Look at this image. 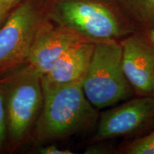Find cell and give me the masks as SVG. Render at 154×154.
<instances>
[{
	"label": "cell",
	"instance_id": "cell-1",
	"mask_svg": "<svg viewBox=\"0 0 154 154\" xmlns=\"http://www.w3.org/2000/svg\"><path fill=\"white\" fill-rule=\"evenodd\" d=\"M82 81L42 86L44 101L35 124L39 142L61 139L84 131L97 120L98 113L86 98Z\"/></svg>",
	"mask_w": 154,
	"mask_h": 154
},
{
	"label": "cell",
	"instance_id": "cell-2",
	"mask_svg": "<svg viewBox=\"0 0 154 154\" xmlns=\"http://www.w3.org/2000/svg\"><path fill=\"white\" fill-rule=\"evenodd\" d=\"M42 77L26 65L0 79L10 146L21 143L36 124L44 101Z\"/></svg>",
	"mask_w": 154,
	"mask_h": 154
},
{
	"label": "cell",
	"instance_id": "cell-3",
	"mask_svg": "<svg viewBox=\"0 0 154 154\" xmlns=\"http://www.w3.org/2000/svg\"><path fill=\"white\" fill-rule=\"evenodd\" d=\"M84 94L95 108L111 106L132 96L133 88L122 66V47L115 39L95 42L82 82Z\"/></svg>",
	"mask_w": 154,
	"mask_h": 154
},
{
	"label": "cell",
	"instance_id": "cell-4",
	"mask_svg": "<svg viewBox=\"0 0 154 154\" xmlns=\"http://www.w3.org/2000/svg\"><path fill=\"white\" fill-rule=\"evenodd\" d=\"M41 9L25 0L0 26V79L28 64L38 29L44 22Z\"/></svg>",
	"mask_w": 154,
	"mask_h": 154
},
{
	"label": "cell",
	"instance_id": "cell-5",
	"mask_svg": "<svg viewBox=\"0 0 154 154\" xmlns=\"http://www.w3.org/2000/svg\"><path fill=\"white\" fill-rule=\"evenodd\" d=\"M58 11L62 24L91 41L115 39L124 33L116 15L100 3L63 0Z\"/></svg>",
	"mask_w": 154,
	"mask_h": 154
},
{
	"label": "cell",
	"instance_id": "cell-6",
	"mask_svg": "<svg viewBox=\"0 0 154 154\" xmlns=\"http://www.w3.org/2000/svg\"><path fill=\"white\" fill-rule=\"evenodd\" d=\"M154 128V96L130 100L100 116L96 140L131 136Z\"/></svg>",
	"mask_w": 154,
	"mask_h": 154
},
{
	"label": "cell",
	"instance_id": "cell-7",
	"mask_svg": "<svg viewBox=\"0 0 154 154\" xmlns=\"http://www.w3.org/2000/svg\"><path fill=\"white\" fill-rule=\"evenodd\" d=\"M122 66L133 89L140 96L154 95V45L137 34L121 42Z\"/></svg>",
	"mask_w": 154,
	"mask_h": 154
},
{
	"label": "cell",
	"instance_id": "cell-8",
	"mask_svg": "<svg viewBox=\"0 0 154 154\" xmlns=\"http://www.w3.org/2000/svg\"><path fill=\"white\" fill-rule=\"evenodd\" d=\"M84 40L87 38L63 24L54 26L44 19L36 34L27 65L43 76L66 50Z\"/></svg>",
	"mask_w": 154,
	"mask_h": 154
},
{
	"label": "cell",
	"instance_id": "cell-9",
	"mask_svg": "<svg viewBox=\"0 0 154 154\" xmlns=\"http://www.w3.org/2000/svg\"><path fill=\"white\" fill-rule=\"evenodd\" d=\"M95 42L84 40L66 50L50 72L42 77V86L61 85L84 80L93 55Z\"/></svg>",
	"mask_w": 154,
	"mask_h": 154
},
{
	"label": "cell",
	"instance_id": "cell-10",
	"mask_svg": "<svg viewBox=\"0 0 154 154\" xmlns=\"http://www.w3.org/2000/svg\"><path fill=\"white\" fill-rule=\"evenodd\" d=\"M126 154H154V128L149 134L132 142L124 150Z\"/></svg>",
	"mask_w": 154,
	"mask_h": 154
},
{
	"label": "cell",
	"instance_id": "cell-11",
	"mask_svg": "<svg viewBox=\"0 0 154 154\" xmlns=\"http://www.w3.org/2000/svg\"><path fill=\"white\" fill-rule=\"evenodd\" d=\"M127 2L140 18L154 24V0H127Z\"/></svg>",
	"mask_w": 154,
	"mask_h": 154
},
{
	"label": "cell",
	"instance_id": "cell-12",
	"mask_svg": "<svg viewBox=\"0 0 154 154\" xmlns=\"http://www.w3.org/2000/svg\"><path fill=\"white\" fill-rule=\"evenodd\" d=\"M8 143V129H7V116L3 94L0 89V152Z\"/></svg>",
	"mask_w": 154,
	"mask_h": 154
},
{
	"label": "cell",
	"instance_id": "cell-13",
	"mask_svg": "<svg viewBox=\"0 0 154 154\" xmlns=\"http://www.w3.org/2000/svg\"><path fill=\"white\" fill-rule=\"evenodd\" d=\"M38 153L42 154H73L74 153L69 149H61L54 145L42 148L38 150Z\"/></svg>",
	"mask_w": 154,
	"mask_h": 154
},
{
	"label": "cell",
	"instance_id": "cell-14",
	"mask_svg": "<svg viewBox=\"0 0 154 154\" xmlns=\"http://www.w3.org/2000/svg\"><path fill=\"white\" fill-rule=\"evenodd\" d=\"M19 0H0V5L6 12H7L11 7Z\"/></svg>",
	"mask_w": 154,
	"mask_h": 154
},
{
	"label": "cell",
	"instance_id": "cell-15",
	"mask_svg": "<svg viewBox=\"0 0 154 154\" xmlns=\"http://www.w3.org/2000/svg\"><path fill=\"white\" fill-rule=\"evenodd\" d=\"M6 14H7V12L4 10V9H2V7L1 5H0V23H1L2 20L5 18V16Z\"/></svg>",
	"mask_w": 154,
	"mask_h": 154
},
{
	"label": "cell",
	"instance_id": "cell-16",
	"mask_svg": "<svg viewBox=\"0 0 154 154\" xmlns=\"http://www.w3.org/2000/svg\"><path fill=\"white\" fill-rule=\"evenodd\" d=\"M150 38H151L152 44L154 45V29L151 30V33H150Z\"/></svg>",
	"mask_w": 154,
	"mask_h": 154
}]
</instances>
